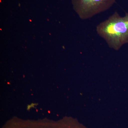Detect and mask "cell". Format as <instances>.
I'll use <instances>...</instances> for the list:
<instances>
[{
    "label": "cell",
    "mask_w": 128,
    "mask_h": 128,
    "mask_svg": "<svg viewBox=\"0 0 128 128\" xmlns=\"http://www.w3.org/2000/svg\"><path fill=\"white\" fill-rule=\"evenodd\" d=\"M96 31L109 48L119 50L128 44V12L121 16L115 12L97 26Z\"/></svg>",
    "instance_id": "6da1fadb"
},
{
    "label": "cell",
    "mask_w": 128,
    "mask_h": 128,
    "mask_svg": "<svg viewBox=\"0 0 128 128\" xmlns=\"http://www.w3.org/2000/svg\"><path fill=\"white\" fill-rule=\"evenodd\" d=\"M116 0H73L74 9L82 20L89 19L110 9Z\"/></svg>",
    "instance_id": "7a4b0ae2"
}]
</instances>
